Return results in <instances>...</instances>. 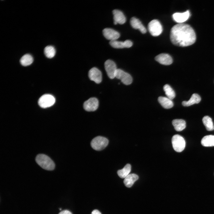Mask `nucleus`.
<instances>
[{"label":"nucleus","mask_w":214,"mask_h":214,"mask_svg":"<svg viewBox=\"0 0 214 214\" xmlns=\"http://www.w3.org/2000/svg\"><path fill=\"white\" fill-rule=\"evenodd\" d=\"M55 102V98L53 95L50 94H45L39 98L38 103L41 107L46 108L53 106Z\"/></svg>","instance_id":"6"},{"label":"nucleus","mask_w":214,"mask_h":214,"mask_svg":"<svg viewBox=\"0 0 214 214\" xmlns=\"http://www.w3.org/2000/svg\"><path fill=\"white\" fill-rule=\"evenodd\" d=\"M91 214H102L100 212L97 210H94L92 212Z\"/></svg>","instance_id":"28"},{"label":"nucleus","mask_w":214,"mask_h":214,"mask_svg":"<svg viewBox=\"0 0 214 214\" xmlns=\"http://www.w3.org/2000/svg\"><path fill=\"white\" fill-rule=\"evenodd\" d=\"M108 143V140L106 138L98 136L92 140L91 145L94 150L100 151L104 149L107 146Z\"/></svg>","instance_id":"3"},{"label":"nucleus","mask_w":214,"mask_h":214,"mask_svg":"<svg viewBox=\"0 0 214 214\" xmlns=\"http://www.w3.org/2000/svg\"><path fill=\"white\" fill-rule=\"evenodd\" d=\"M98 99L95 97H91L84 102L83 107L87 111H94L98 108Z\"/></svg>","instance_id":"9"},{"label":"nucleus","mask_w":214,"mask_h":214,"mask_svg":"<svg viewBox=\"0 0 214 214\" xmlns=\"http://www.w3.org/2000/svg\"><path fill=\"white\" fill-rule=\"evenodd\" d=\"M44 53L45 56L48 58L53 57L56 54V50L51 45L46 47L44 49Z\"/></svg>","instance_id":"26"},{"label":"nucleus","mask_w":214,"mask_h":214,"mask_svg":"<svg viewBox=\"0 0 214 214\" xmlns=\"http://www.w3.org/2000/svg\"><path fill=\"white\" fill-rule=\"evenodd\" d=\"M109 43L111 46L116 48H129L133 45L132 42L129 40H126L124 42L116 40L110 41Z\"/></svg>","instance_id":"14"},{"label":"nucleus","mask_w":214,"mask_h":214,"mask_svg":"<svg viewBox=\"0 0 214 214\" xmlns=\"http://www.w3.org/2000/svg\"><path fill=\"white\" fill-rule=\"evenodd\" d=\"M190 15L189 11L188 10L183 13L176 12L174 13L172 15V18L175 22L180 23L187 21Z\"/></svg>","instance_id":"13"},{"label":"nucleus","mask_w":214,"mask_h":214,"mask_svg":"<svg viewBox=\"0 0 214 214\" xmlns=\"http://www.w3.org/2000/svg\"><path fill=\"white\" fill-rule=\"evenodd\" d=\"M201 100L200 96L198 94L194 93L188 101H184L182 102V105L184 106H188L194 104L199 103Z\"/></svg>","instance_id":"19"},{"label":"nucleus","mask_w":214,"mask_h":214,"mask_svg":"<svg viewBox=\"0 0 214 214\" xmlns=\"http://www.w3.org/2000/svg\"><path fill=\"white\" fill-rule=\"evenodd\" d=\"M163 89L167 97L171 100L175 97V92L170 85L168 84H165L163 87Z\"/></svg>","instance_id":"25"},{"label":"nucleus","mask_w":214,"mask_h":214,"mask_svg":"<svg viewBox=\"0 0 214 214\" xmlns=\"http://www.w3.org/2000/svg\"><path fill=\"white\" fill-rule=\"evenodd\" d=\"M59 214H72V213L69 211L67 210H64L60 213Z\"/></svg>","instance_id":"27"},{"label":"nucleus","mask_w":214,"mask_h":214,"mask_svg":"<svg viewBox=\"0 0 214 214\" xmlns=\"http://www.w3.org/2000/svg\"></svg>","instance_id":"29"},{"label":"nucleus","mask_w":214,"mask_h":214,"mask_svg":"<svg viewBox=\"0 0 214 214\" xmlns=\"http://www.w3.org/2000/svg\"><path fill=\"white\" fill-rule=\"evenodd\" d=\"M112 12L114 24L116 25L117 23L122 24L125 22V17L122 11L119 10H114Z\"/></svg>","instance_id":"15"},{"label":"nucleus","mask_w":214,"mask_h":214,"mask_svg":"<svg viewBox=\"0 0 214 214\" xmlns=\"http://www.w3.org/2000/svg\"><path fill=\"white\" fill-rule=\"evenodd\" d=\"M158 101L161 106L166 109L172 107L174 104L171 100L167 97L160 96L158 97Z\"/></svg>","instance_id":"18"},{"label":"nucleus","mask_w":214,"mask_h":214,"mask_svg":"<svg viewBox=\"0 0 214 214\" xmlns=\"http://www.w3.org/2000/svg\"><path fill=\"white\" fill-rule=\"evenodd\" d=\"M103 32L105 37L110 41L116 40L120 36L118 32L111 28L104 29L103 31Z\"/></svg>","instance_id":"11"},{"label":"nucleus","mask_w":214,"mask_h":214,"mask_svg":"<svg viewBox=\"0 0 214 214\" xmlns=\"http://www.w3.org/2000/svg\"><path fill=\"white\" fill-rule=\"evenodd\" d=\"M202 122L206 129L208 131H212L214 126L212 119L208 116H205L202 119Z\"/></svg>","instance_id":"24"},{"label":"nucleus","mask_w":214,"mask_h":214,"mask_svg":"<svg viewBox=\"0 0 214 214\" xmlns=\"http://www.w3.org/2000/svg\"><path fill=\"white\" fill-rule=\"evenodd\" d=\"M104 65L108 77L111 79L115 78V73L117 70L115 63L113 61L108 59L105 62Z\"/></svg>","instance_id":"8"},{"label":"nucleus","mask_w":214,"mask_h":214,"mask_svg":"<svg viewBox=\"0 0 214 214\" xmlns=\"http://www.w3.org/2000/svg\"><path fill=\"white\" fill-rule=\"evenodd\" d=\"M172 124L177 131H180L186 127L185 121L182 119H174L172 121Z\"/></svg>","instance_id":"20"},{"label":"nucleus","mask_w":214,"mask_h":214,"mask_svg":"<svg viewBox=\"0 0 214 214\" xmlns=\"http://www.w3.org/2000/svg\"><path fill=\"white\" fill-rule=\"evenodd\" d=\"M35 160L37 163L44 169L51 171L55 168V164L53 161L45 155H38L36 157Z\"/></svg>","instance_id":"2"},{"label":"nucleus","mask_w":214,"mask_h":214,"mask_svg":"<svg viewBox=\"0 0 214 214\" xmlns=\"http://www.w3.org/2000/svg\"><path fill=\"white\" fill-rule=\"evenodd\" d=\"M148 29L150 34L153 36L159 35L163 31L162 26L160 22L156 19H154L148 24Z\"/></svg>","instance_id":"5"},{"label":"nucleus","mask_w":214,"mask_h":214,"mask_svg":"<svg viewBox=\"0 0 214 214\" xmlns=\"http://www.w3.org/2000/svg\"><path fill=\"white\" fill-rule=\"evenodd\" d=\"M115 77L120 80L126 85L130 84L133 81L132 77L130 74L120 69H117Z\"/></svg>","instance_id":"7"},{"label":"nucleus","mask_w":214,"mask_h":214,"mask_svg":"<svg viewBox=\"0 0 214 214\" xmlns=\"http://www.w3.org/2000/svg\"><path fill=\"white\" fill-rule=\"evenodd\" d=\"M201 143L204 147L214 146V136L209 135L204 136L202 139Z\"/></svg>","instance_id":"21"},{"label":"nucleus","mask_w":214,"mask_h":214,"mask_svg":"<svg viewBox=\"0 0 214 214\" xmlns=\"http://www.w3.org/2000/svg\"><path fill=\"white\" fill-rule=\"evenodd\" d=\"M131 166L129 164H127L124 167L121 169L117 171V173L119 177L122 178H125L128 174L131 171Z\"/></svg>","instance_id":"22"},{"label":"nucleus","mask_w":214,"mask_h":214,"mask_svg":"<svg viewBox=\"0 0 214 214\" xmlns=\"http://www.w3.org/2000/svg\"><path fill=\"white\" fill-rule=\"evenodd\" d=\"M33 59L32 56L28 54L24 55L20 60L21 64L24 66L30 65L33 62Z\"/></svg>","instance_id":"23"},{"label":"nucleus","mask_w":214,"mask_h":214,"mask_svg":"<svg viewBox=\"0 0 214 214\" xmlns=\"http://www.w3.org/2000/svg\"><path fill=\"white\" fill-rule=\"evenodd\" d=\"M171 142L173 148L177 152H181L184 150L185 142L181 136L177 134L174 135L172 138Z\"/></svg>","instance_id":"4"},{"label":"nucleus","mask_w":214,"mask_h":214,"mask_svg":"<svg viewBox=\"0 0 214 214\" xmlns=\"http://www.w3.org/2000/svg\"><path fill=\"white\" fill-rule=\"evenodd\" d=\"M170 38L173 44L180 47H186L195 43L196 35L190 26L180 23L175 25L171 28Z\"/></svg>","instance_id":"1"},{"label":"nucleus","mask_w":214,"mask_h":214,"mask_svg":"<svg viewBox=\"0 0 214 214\" xmlns=\"http://www.w3.org/2000/svg\"><path fill=\"white\" fill-rule=\"evenodd\" d=\"M155 60L160 64L164 65H169L172 63L171 57L169 54L165 53L160 54L157 56Z\"/></svg>","instance_id":"12"},{"label":"nucleus","mask_w":214,"mask_h":214,"mask_svg":"<svg viewBox=\"0 0 214 214\" xmlns=\"http://www.w3.org/2000/svg\"><path fill=\"white\" fill-rule=\"evenodd\" d=\"M138 179L139 177L136 174H130L124 178L123 182L126 187L130 188Z\"/></svg>","instance_id":"17"},{"label":"nucleus","mask_w":214,"mask_h":214,"mask_svg":"<svg viewBox=\"0 0 214 214\" xmlns=\"http://www.w3.org/2000/svg\"><path fill=\"white\" fill-rule=\"evenodd\" d=\"M130 23L133 28L136 29H138L142 33L144 34L146 32V29L138 19L134 17L132 18L130 20Z\"/></svg>","instance_id":"16"},{"label":"nucleus","mask_w":214,"mask_h":214,"mask_svg":"<svg viewBox=\"0 0 214 214\" xmlns=\"http://www.w3.org/2000/svg\"><path fill=\"white\" fill-rule=\"evenodd\" d=\"M88 75L90 80L97 84L100 83L102 81V73L96 67H93L90 69Z\"/></svg>","instance_id":"10"}]
</instances>
